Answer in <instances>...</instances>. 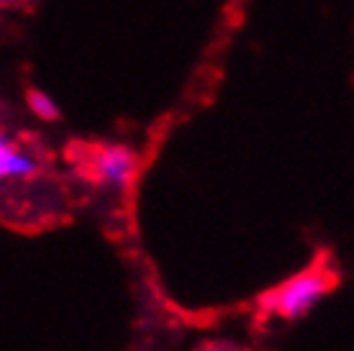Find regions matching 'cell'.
<instances>
[{"label": "cell", "instance_id": "1", "mask_svg": "<svg viewBox=\"0 0 354 351\" xmlns=\"http://www.w3.org/2000/svg\"><path fill=\"white\" fill-rule=\"evenodd\" d=\"M334 282H337L334 272H328L324 264H316V267L292 274L290 280H285L283 285H277L274 290L262 295L259 305L265 313L280 316L285 321H295V318L306 316L321 298H326Z\"/></svg>", "mask_w": 354, "mask_h": 351}, {"label": "cell", "instance_id": "2", "mask_svg": "<svg viewBox=\"0 0 354 351\" xmlns=\"http://www.w3.org/2000/svg\"><path fill=\"white\" fill-rule=\"evenodd\" d=\"M139 169V159L129 146L121 144H106L97 146L90 154V172L97 182L111 184V187H126L131 182Z\"/></svg>", "mask_w": 354, "mask_h": 351}, {"label": "cell", "instance_id": "3", "mask_svg": "<svg viewBox=\"0 0 354 351\" xmlns=\"http://www.w3.org/2000/svg\"><path fill=\"white\" fill-rule=\"evenodd\" d=\"M36 172V159L28 157L26 151H21L16 144L3 139L0 144V175L6 180H24Z\"/></svg>", "mask_w": 354, "mask_h": 351}, {"label": "cell", "instance_id": "4", "mask_svg": "<svg viewBox=\"0 0 354 351\" xmlns=\"http://www.w3.org/2000/svg\"><path fill=\"white\" fill-rule=\"evenodd\" d=\"M26 100H28L31 113H34L36 118H41V121H54V118L59 115V108H57V103H54L46 93H41V90H28Z\"/></svg>", "mask_w": 354, "mask_h": 351}, {"label": "cell", "instance_id": "5", "mask_svg": "<svg viewBox=\"0 0 354 351\" xmlns=\"http://www.w3.org/2000/svg\"><path fill=\"white\" fill-rule=\"evenodd\" d=\"M203 351H241L236 346H226V343H211V346H205Z\"/></svg>", "mask_w": 354, "mask_h": 351}]
</instances>
